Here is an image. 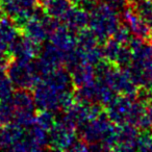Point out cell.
I'll use <instances>...</instances> for the list:
<instances>
[{
	"label": "cell",
	"instance_id": "5",
	"mask_svg": "<svg viewBox=\"0 0 152 152\" xmlns=\"http://www.w3.org/2000/svg\"><path fill=\"white\" fill-rule=\"evenodd\" d=\"M59 21L47 16L43 10L39 9L34 15L21 26V31L25 38L32 42L42 44L58 26Z\"/></svg>",
	"mask_w": 152,
	"mask_h": 152
},
{
	"label": "cell",
	"instance_id": "13",
	"mask_svg": "<svg viewBox=\"0 0 152 152\" xmlns=\"http://www.w3.org/2000/svg\"><path fill=\"white\" fill-rule=\"evenodd\" d=\"M41 51V45L20 36L10 47V55L17 58L34 59Z\"/></svg>",
	"mask_w": 152,
	"mask_h": 152
},
{
	"label": "cell",
	"instance_id": "7",
	"mask_svg": "<svg viewBox=\"0 0 152 152\" xmlns=\"http://www.w3.org/2000/svg\"><path fill=\"white\" fill-rule=\"evenodd\" d=\"M11 104L13 107V122L23 126L29 125L36 117L37 105L34 96L28 90H18L11 97Z\"/></svg>",
	"mask_w": 152,
	"mask_h": 152
},
{
	"label": "cell",
	"instance_id": "9",
	"mask_svg": "<svg viewBox=\"0 0 152 152\" xmlns=\"http://www.w3.org/2000/svg\"><path fill=\"white\" fill-rule=\"evenodd\" d=\"M38 56L39 58L36 61V63L41 72V75L61 68L66 61L65 52L51 44L50 42L41 48Z\"/></svg>",
	"mask_w": 152,
	"mask_h": 152
},
{
	"label": "cell",
	"instance_id": "6",
	"mask_svg": "<svg viewBox=\"0 0 152 152\" xmlns=\"http://www.w3.org/2000/svg\"><path fill=\"white\" fill-rule=\"evenodd\" d=\"M75 125L70 123L63 117L56 119L53 126L49 130V145L50 149L59 151H72V148L78 141L79 137L76 135Z\"/></svg>",
	"mask_w": 152,
	"mask_h": 152
},
{
	"label": "cell",
	"instance_id": "20",
	"mask_svg": "<svg viewBox=\"0 0 152 152\" xmlns=\"http://www.w3.org/2000/svg\"><path fill=\"white\" fill-rule=\"evenodd\" d=\"M98 2L114 10L118 14H122L129 5L128 0H97Z\"/></svg>",
	"mask_w": 152,
	"mask_h": 152
},
{
	"label": "cell",
	"instance_id": "8",
	"mask_svg": "<svg viewBox=\"0 0 152 152\" xmlns=\"http://www.w3.org/2000/svg\"><path fill=\"white\" fill-rule=\"evenodd\" d=\"M40 9V0H11L3 4L5 15L21 28L26 21L30 19Z\"/></svg>",
	"mask_w": 152,
	"mask_h": 152
},
{
	"label": "cell",
	"instance_id": "12",
	"mask_svg": "<svg viewBox=\"0 0 152 152\" xmlns=\"http://www.w3.org/2000/svg\"><path fill=\"white\" fill-rule=\"evenodd\" d=\"M49 42L64 51L67 56L76 49V32L70 30L59 22L58 26L49 37Z\"/></svg>",
	"mask_w": 152,
	"mask_h": 152
},
{
	"label": "cell",
	"instance_id": "22",
	"mask_svg": "<svg viewBox=\"0 0 152 152\" xmlns=\"http://www.w3.org/2000/svg\"><path fill=\"white\" fill-rule=\"evenodd\" d=\"M0 15H1V11H0Z\"/></svg>",
	"mask_w": 152,
	"mask_h": 152
},
{
	"label": "cell",
	"instance_id": "17",
	"mask_svg": "<svg viewBox=\"0 0 152 152\" xmlns=\"http://www.w3.org/2000/svg\"><path fill=\"white\" fill-rule=\"evenodd\" d=\"M131 7L135 13L147 23H152V0H135Z\"/></svg>",
	"mask_w": 152,
	"mask_h": 152
},
{
	"label": "cell",
	"instance_id": "4",
	"mask_svg": "<svg viewBox=\"0 0 152 152\" xmlns=\"http://www.w3.org/2000/svg\"><path fill=\"white\" fill-rule=\"evenodd\" d=\"M5 71L14 88H17L18 90L34 89L42 76L34 59L13 57L7 63Z\"/></svg>",
	"mask_w": 152,
	"mask_h": 152
},
{
	"label": "cell",
	"instance_id": "18",
	"mask_svg": "<svg viewBox=\"0 0 152 152\" xmlns=\"http://www.w3.org/2000/svg\"><path fill=\"white\" fill-rule=\"evenodd\" d=\"M14 93V86L7 77L4 69H0V102L9 100Z\"/></svg>",
	"mask_w": 152,
	"mask_h": 152
},
{
	"label": "cell",
	"instance_id": "1",
	"mask_svg": "<svg viewBox=\"0 0 152 152\" xmlns=\"http://www.w3.org/2000/svg\"><path fill=\"white\" fill-rule=\"evenodd\" d=\"M75 89L68 69L58 68L41 76L34 87V100L40 110L64 112L75 100Z\"/></svg>",
	"mask_w": 152,
	"mask_h": 152
},
{
	"label": "cell",
	"instance_id": "15",
	"mask_svg": "<svg viewBox=\"0 0 152 152\" xmlns=\"http://www.w3.org/2000/svg\"><path fill=\"white\" fill-rule=\"evenodd\" d=\"M40 5L47 16L59 22L73 7L71 0H40Z\"/></svg>",
	"mask_w": 152,
	"mask_h": 152
},
{
	"label": "cell",
	"instance_id": "10",
	"mask_svg": "<svg viewBox=\"0 0 152 152\" xmlns=\"http://www.w3.org/2000/svg\"><path fill=\"white\" fill-rule=\"evenodd\" d=\"M123 24L128 28L130 34L133 37H137L142 40L150 41V24L143 20L132 9L131 4L122 13Z\"/></svg>",
	"mask_w": 152,
	"mask_h": 152
},
{
	"label": "cell",
	"instance_id": "2",
	"mask_svg": "<svg viewBox=\"0 0 152 152\" xmlns=\"http://www.w3.org/2000/svg\"><path fill=\"white\" fill-rule=\"evenodd\" d=\"M128 45L132 56L127 68L137 88L152 99V45L133 36Z\"/></svg>",
	"mask_w": 152,
	"mask_h": 152
},
{
	"label": "cell",
	"instance_id": "16",
	"mask_svg": "<svg viewBox=\"0 0 152 152\" xmlns=\"http://www.w3.org/2000/svg\"><path fill=\"white\" fill-rule=\"evenodd\" d=\"M21 36V29L7 15H0V41L9 48Z\"/></svg>",
	"mask_w": 152,
	"mask_h": 152
},
{
	"label": "cell",
	"instance_id": "19",
	"mask_svg": "<svg viewBox=\"0 0 152 152\" xmlns=\"http://www.w3.org/2000/svg\"><path fill=\"white\" fill-rule=\"evenodd\" d=\"M55 120L56 119H55L54 113L50 112V110H40V113L37 114L34 117V121L48 131L53 126Z\"/></svg>",
	"mask_w": 152,
	"mask_h": 152
},
{
	"label": "cell",
	"instance_id": "11",
	"mask_svg": "<svg viewBox=\"0 0 152 152\" xmlns=\"http://www.w3.org/2000/svg\"><path fill=\"white\" fill-rule=\"evenodd\" d=\"M139 132V129L133 125H117L114 150L116 151L137 150V141Z\"/></svg>",
	"mask_w": 152,
	"mask_h": 152
},
{
	"label": "cell",
	"instance_id": "3",
	"mask_svg": "<svg viewBox=\"0 0 152 152\" xmlns=\"http://www.w3.org/2000/svg\"><path fill=\"white\" fill-rule=\"evenodd\" d=\"M89 15L88 28L101 43L112 38L121 26L120 14L99 2L89 12Z\"/></svg>",
	"mask_w": 152,
	"mask_h": 152
},
{
	"label": "cell",
	"instance_id": "14",
	"mask_svg": "<svg viewBox=\"0 0 152 152\" xmlns=\"http://www.w3.org/2000/svg\"><path fill=\"white\" fill-rule=\"evenodd\" d=\"M89 18V12L81 9V7L73 5L71 10L67 13V15L64 17V19L61 21V23L67 26L70 30L77 34L81 29L88 27Z\"/></svg>",
	"mask_w": 152,
	"mask_h": 152
},
{
	"label": "cell",
	"instance_id": "21",
	"mask_svg": "<svg viewBox=\"0 0 152 152\" xmlns=\"http://www.w3.org/2000/svg\"><path fill=\"white\" fill-rule=\"evenodd\" d=\"M9 1H11V0H0V3H2V4H5V3H7Z\"/></svg>",
	"mask_w": 152,
	"mask_h": 152
}]
</instances>
